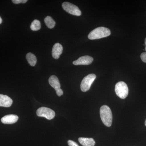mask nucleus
Wrapping results in <instances>:
<instances>
[{
    "instance_id": "12",
    "label": "nucleus",
    "mask_w": 146,
    "mask_h": 146,
    "mask_svg": "<svg viewBox=\"0 0 146 146\" xmlns=\"http://www.w3.org/2000/svg\"><path fill=\"white\" fill-rule=\"evenodd\" d=\"M78 141L83 146H94L96 142L93 138H79Z\"/></svg>"
},
{
    "instance_id": "18",
    "label": "nucleus",
    "mask_w": 146,
    "mask_h": 146,
    "mask_svg": "<svg viewBox=\"0 0 146 146\" xmlns=\"http://www.w3.org/2000/svg\"><path fill=\"white\" fill-rule=\"evenodd\" d=\"M141 58L142 61L146 63V52L142 53L141 55Z\"/></svg>"
},
{
    "instance_id": "8",
    "label": "nucleus",
    "mask_w": 146,
    "mask_h": 146,
    "mask_svg": "<svg viewBox=\"0 0 146 146\" xmlns=\"http://www.w3.org/2000/svg\"><path fill=\"white\" fill-rule=\"evenodd\" d=\"M63 48L62 45L59 43H56L54 45L52 49V56L53 57L56 59H58L60 55L63 52Z\"/></svg>"
},
{
    "instance_id": "21",
    "label": "nucleus",
    "mask_w": 146,
    "mask_h": 146,
    "mask_svg": "<svg viewBox=\"0 0 146 146\" xmlns=\"http://www.w3.org/2000/svg\"><path fill=\"white\" fill-rule=\"evenodd\" d=\"M145 51H146V38H145Z\"/></svg>"
},
{
    "instance_id": "17",
    "label": "nucleus",
    "mask_w": 146,
    "mask_h": 146,
    "mask_svg": "<svg viewBox=\"0 0 146 146\" xmlns=\"http://www.w3.org/2000/svg\"><path fill=\"white\" fill-rule=\"evenodd\" d=\"M68 143L69 146H79L76 143L72 140H69Z\"/></svg>"
},
{
    "instance_id": "4",
    "label": "nucleus",
    "mask_w": 146,
    "mask_h": 146,
    "mask_svg": "<svg viewBox=\"0 0 146 146\" xmlns=\"http://www.w3.org/2000/svg\"><path fill=\"white\" fill-rule=\"evenodd\" d=\"M96 78V76L95 74H89L85 76L82 81L80 84L81 91L86 92L89 91L91 88L92 83Z\"/></svg>"
},
{
    "instance_id": "1",
    "label": "nucleus",
    "mask_w": 146,
    "mask_h": 146,
    "mask_svg": "<svg viewBox=\"0 0 146 146\" xmlns=\"http://www.w3.org/2000/svg\"><path fill=\"white\" fill-rule=\"evenodd\" d=\"M111 34L109 29L104 27H99L91 31L88 35V38L91 40L98 39L107 37Z\"/></svg>"
},
{
    "instance_id": "16",
    "label": "nucleus",
    "mask_w": 146,
    "mask_h": 146,
    "mask_svg": "<svg viewBox=\"0 0 146 146\" xmlns=\"http://www.w3.org/2000/svg\"><path fill=\"white\" fill-rule=\"evenodd\" d=\"M13 3L15 4L25 3L28 1L27 0H13L12 1Z\"/></svg>"
},
{
    "instance_id": "15",
    "label": "nucleus",
    "mask_w": 146,
    "mask_h": 146,
    "mask_svg": "<svg viewBox=\"0 0 146 146\" xmlns=\"http://www.w3.org/2000/svg\"><path fill=\"white\" fill-rule=\"evenodd\" d=\"M41 27L40 21L37 20H35L33 21L31 25V29L33 31H37L40 29Z\"/></svg>"
},
{
    "instance_id": "13",
    "label": "nucleus",
    "mask_w": 146,
    "mask_h": 146,
    "mask_svg": "<svg viewBox=\"0 0 146 146\" xmlns=\"http://www.w3.org/2000/svg\"><path fill=\"white\" fill-rule=\"evenodd\" d=\"M26 58L28 62L31 66H34L36 63V58L35 56L32 53L27 54Z\"/></svg>"
},
{
    "instance_id": "22",
    "label": "nucleus",
    "mask_w": 146,
    "mask_h": 146,
    "mask_svg": "<svg viewBox=\"0 0 146 146\" xmlns=\"http://www.w3.org/2000/svg\"><path fill=\"white\" fill-rule=\"evenodd\" d=\"M145 125L146 126V119L145 120Z\"/></svg>"
},
{
    "instance_id": "6",
    "label": "nucleus",
    "mask_w": 146,
    "mask_h": 146,
    "mask_svg": "<svg viewBox=\"0 0 146 146\" xmlns=\"http://www.w3.org/2000/svg\"><path fill=\"white\" fill-rule=\"evenodd\" d=\"M36 114L38 117H44L48 120L52 119L55 116V113L54 110L44 107H41L37 109Z\"/></svg>"
},
{
    "instance_id": "9",
    "label": "nucleus",
    "mask_w": 146,
    "mask_h": 146,
    "mask_svg": "<svg viewBox=\"0 0 146 146\" xmlns=\"http://www.w3.org/2000/svg\"><path fill=\"white\" fill-rule=\"evenodd\" d=\"M13 103V100L11 98L6 95L0 94V106L9 107Z\"/></svg>"
},
{
    "instance_id": "2",
    "label": "nucleus",
    "mask_w": 146,
    "mask_h": 146,
    "mask_svg": "<svg viewBox=\"0 0 146 146\" xmlns=\"http://www.w3.org/2000/svg\"><path fill=\"white\" fill-rule=\"evenodd\" d=\"M100 115L102 122L106 126L112 125V114L110 108L106 105L102 106L100 109Z\"/></svg>"
},
{
    "instance_id": "19",
    "label": "nucleus",
    "mask_w": 146,
    "mask_h": 146,
    "mask_svg": "<svg viewBox=\"0 0 146 146\" xmlns=\"http://www.w3.org/2000/svg\"><path fill=\"white\" fill-rule=\"evenodd\" d=\"M56 91V94H57V96H58L60 97L63 95V91L61 89H58L57 91Z\"/></svg>"
},
{
    "instance_id": "7",
    "label": "nucleus",
    "mask_w": 146,
    "mask_h": 146,
    "mask_svg": "<svg viewBox=\"0 0 146 146\" xmlns=\"http://www.w3.org/2000/svg\"><path fill=\"white\" fill-rule=\"evenodd\" d=\"M94 61V58L89 56H81L77 60L73 62L74 65H89Z\"/></svg>"
},
{
    "instance_id": "5",
    "label": "nucleus",
    "mask_w": 146,
    "mask_h": 146,
    "mask_svg": "<svg viewBox=\"0 0 146 146\" xmlns=\"http://www.w3.org/2000/svg\"><path fill=\"white\" fill-rule=\"evenodd\" d=\"M62 6L63 9L71 15L76 16H81V11L74 5L68 2H65L62 4Z\"/></svg>"
},
{
    "instance_id": "11",
    "label": "nucleus",
    "mask_w": 146,
    "mask_h": 146,
    "mask_svg": "<svg viewBox=\"0 0 146 146\" xmlns=\"http://www.w3.org/2000/svg\"><path fill=\"white\" fill-rule=\"evenodd\" d=\"M49 83L50 85L53 87L56 91L60 89V82L56 76L54 75L51 76L49 79Z\"/></svg>"
},
{
    "instance_id": "14",
    "label": "nucleus",
    "mask_w": 146,
    "mask_h": 146,
    "mask_svg": "<svg viewBox=\"0 0 146 146\" xmlns=\"http://www.w3.org/2000/svg\"><path fill=\"white\" fill-rule=\"evenodd\" d=\"M44 22L47 27L49 29L53 28L55 26V22L50 16L46 17L44 19Z\"/></svg>"
},
{
    "instance_id": "20",
    "label": "nucleus",
    "mask_w": 146,
    "mask_h": 146,
    "mask_svg": "<svg viewBox=\"0 0 146 146\" xmlns=\"http://www.w3.org/2000/svg\"><path fill=\"white\" fill-rule=\"evenodd\" d=\"M3 20L1 18V16H0V24H1L2 23Z\"/></svg>"
},
{
    "instance_id": "3",
    "label": "nucleus",
    "mask_w": 146,
    "mask_h": 146,
    "mask_svg": "<svg viewBox=\"0 0 146 146\" xmlns=\"http://www.w3.org/2000/svg\"><path fill=\"white\" fill-rule=\"evenodd\" d=\"M116 94L120 98L125 99L128 94L129 90L127 85L124 82H119L116 84L115 87Z\"/></svg>"
},
{
    "instance_id": "10",
    "label": "nucleus",
    "mask_w": 146,
    "mask_h": 146,
    "mask_svg": "<svg viewBox=\"0 0 146 146\" xmlns=\"http://www.w3.org/2000/svg\"><path fill=\"white\" fill-rule=\"evenodd\" d=\"M18 117L16 115H7L1 119V121L4 124H11L16 123L18 119Z\"/></svg>"
}]
</instances>
